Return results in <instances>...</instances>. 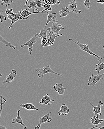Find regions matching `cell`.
<instances>
[{
  "label": "cell",
  "instance_id": "obj_1",
  "mask_svg": "<svg viewBox=\"0 0 104 129\" xmlns=\"http://www.w3.org/2000/svg\"><path fill=\"white\" fill-rule=\"evenodd\" d=\"M37 72L38 73V76L40 78L42 79L44 75L47 73H53L56 74L62 77H64L62 75H60L54 72L52 69L50 68V66L48 65L44 66L42 68L37 69L36 70Z\"/></svg>",
  "mask_w": 104,
  "mask_h": 129
},
{
  "label": "cell",
  "instance_id": "obj_2",
  "mask_svg": "<svg viewBox=\"0 0 104 129\" xmlns=\"http://www.w3.org/2000/svg\"><path fill=\"white\" fill-rule=\"evenodd\" d=\"M69 40L72 41L73 42L76 43V44H77L80 48V50H82L84 51H85V52L89 53L90 55H93L94 56H96L97 58H98V60L100 62H101L102 60L104 59V57H100V56H98L96 54L94 53H93L92 51H91L89 50V46H88V45L87 44H82L79 41H78V42H76V41H74V40H73L71 38H70V39H69Z\"/></svg>",
  "mask_w": 104,
  "mask_h": 129
},
{
  "label": "cell",
  "instance_id": "obj_3",
  "mask_svg": "<svg viewBox=\"0 0 104 129\" xmlns=\"http://www.w3.org/2000/svg\"><path fill=\"white\" fill-rule=\"evenodd\" d=\"M104 76V73L101 75H94L92 74L91 76H90L88 79V86H91L93 87L98 82L102 79H104L102 78V77Z\"/></svg>",
  "mask_w": 104,
  "mask_h": 129
},
{
  "label": "cell",
  "instance_id": "obj_4",
  "mask_svg": "<svg viewBox=\"0 0 104 129\" xmlns=\"http://www.w3.org/2000/svg\"><path fill=\"white\" fill-rule=\"evenodd\" d=\"M38 38V34H36L34 36L31 38L28 41L24 44L21 45V47H23L24 46H27L28 47V51L30 53V55L32 54V47L37 42V39Z\"/></svg>",
  "mask_w": 104,
  "mask_h": 129
},
{
  "label": "cell",
  "instance_id": "obj_5",
  "mask_svg": "<svg viewBox=\"0 0 104 129\" xmlns=\"http://www.w3.org/2000/svg\"><path fill=\"white\" fill-rule=\"evenodd\" d=\"M28 10H29L27 9H22L20 11L23 19H25V20L28 19L29 17V15L31 14H40V13H42V14H47V11L44 9L42 11H38L31 12L29 11Z\"/></svg>",
  "mask_w": 104,
  "mask_h": 129
},
{
  "label": "cell",
  "instance_id": "obj_6",
  "mask_svg": "<svg viewBox=\"0 0 104 129\" xmlns=\"http://www.w3.org/2000/svg\"><path fill=\"white\" fill-rule=\"evenodd\" d=\"M51 113H52L51 111L48 114H46L44 116L40 118L39 119V120L38 124L37 125V126L35 128V129H40V127H41L42 124L45 123L46 122L49 123L52 121V118L50 116Z\"/></svg>",
  "mask_w": 104,
  "mask_h": 129
},
{
  "label": "cell",
  "instance_id": "obj_7",
  "mask_svg": "<svg viewBox=\"0 0 104 129\" xmlns=\"http://www.w3.org/2000/svg\"><path fill=\"white\" fill-rule=\"evenodd\" d=\"M62 34H60L57 35L56 34L52 33L51 31L48 33V36L50 38L48 39V42L46 44H45L44 47H48L53 45L55 43V39L58 37L62 36Z\"/></svg>",
  "mask_w": 104,
  "mask_h": 129
},
{
  "label": "cell",
  "instance_id": "obj_8",
  "mask_svg": "<svg viewBox=\"0 0 104 129\" xmlns=\"http://www.w3.org/2000/svg\"><path fill=\"white\" fill-rule=\"evenodd\" d=\"M54 101V99L52 98L51 96H49L48 94H47L42 97L41 101L40 102V104L43 105H50Z\"/></svg>",
  "mask_w": 104,
  "mask_h": 129
},
{
  "label": "cell",
  "instance_id": "obj_9",
  "mask_svg": "<svg viewBox=\"0 0 104 129\" xmlns=\"http://www.w3.org/2000/svg\"><path fill=\"white\" fill-rule=\"evenodd\" d=\"M47 19L46 23L45 25V28H46L47 24L49 22L51 21L57 23L58 22V20L57 19V15L56 13H50L47 12Z\"/></svg>",
  "mask_w": 104,
  "mask_h": 129
},
{
  "label": "cell",
  "instance_id": "obj_10",
  "mask_svg": "<svg viewBox=\"0 0 104 129\" xmlns=\"http://www.w3.org/2000/svg\"><path fill=\"white\" fill-rule=\"evenodd\" d=\"M20 109H18V111H17V113H18L17 116L16 118L13 119H12V124L16 123H20V124H22V125L24 129H27L28 128H27V126L23 123L22 118L20 116Z\"/></svg>",
  "mask_w": 104,
  "mask_h": 129
},
{
  "label": "cell",
  "instance_id": "obj_11",
  "mask_svg": "<svg viewBox=\"0 0 104 129\" xmlns=\"http://www.w3.org/2000/svg\"><path fill=\"white\" fill-rule=\"evenodd\" d=\"M53 89L56 92H58V95L64 94L65 90L66 89V87H63V85L62 84L56 83L53 86Z\"/></svg>",
  "mask_w": 104,
  "mask_h": 129
},
{
  "label": "cell",
  "instance_id": "obj_12",
  "mask_svg": "<svg viewBox=\"0 0 104 129\" xmlns=\"http://www.w3.org/2000/svg\"><path fill=\"white\" fill-rule=\"evenodd\" d=\"M17 75V72L15 70H12L11 71L10 73L6 77V80L3 82L4 84L6 83H10L13 82Z\"/></svg>",
  "mask_w": 104,
  "mask_h": 129
},
{
  "label": "cell",
  "instance_id": "obj_13",
  "mask_svg": "<svg viewBox=\"0 0 104 129\" xmlns=\"http://www.w3.org/2000/svg\"><path fill=\"white\" fill-rule=\"evenodd\" d=\"M89 102V104L94 107V108H93V110H92V112L94 113L95 115L98 114V115H101L102 112L101 107L104 105V103L102 102V101H99L98 105V106H94L90 102Z\"/></svg>",
  "mask_w": 104,
  "mask_h": 129
},
{
  "label": "cell",
  "instance_id": "obj_14",
  "mask_svg": "<svg viewBox=\"0 0 104 129\" xmlns=\"http://www.w3.org/2000/svg\"><path fill=\"white\" fill-rule=\"evenodd\" d=\"M52 26L51 32L56 34L57 35H59L60 30L61 29H64V28L62 26V24H57L55 22H52Z\"/></svg>",
  "mask_w": 104,
  "mask_h": 129
},
{
  "label": "cell",
  "instance_id": "obj_15",
  "mask_svg": "<svg viewBox=\"0 0 104 129\" xmlns=\"http://www.w3.org/2000/svg\"><path fill=\"white\" fill-rule=\"evenodd\" d=\"M77 5V3L76 2V0H74L69 3L68 5V8L72 12L76 14H80L81 13V11L78 9Z\"/></svg>",
  "mask_w": 104,
  "mask_h": 129
},
{
  "label": "cell",
  "instance_id": "obj_16",
  "mask_svg": "<svg viewBox=\"0 0 104 129\" xmlns=\"http://www.w3.org/2000/svg\"><path fill=\"white\" fill-rule=\"evenodd\" d=\"M22 19V16L21 15V14L20 11L16 12V13H14V16H13V18H12V19L11 20V23L10 26L8 27V28L9 29H11V28L12 27L13 25L14 24L15 22H17L18 20H19V19L21 20Z\"/></svg>",
  "mask_w": 104,
  "mask_h": 129
},
{
  "label": "cell",
  "instance_id": "obj_17",
  "mask_svg": "<svg viewBox=\"0 0 104 129\" xmlns=\"http://www.w3.org/2000/svg\"><path fill=\"white\" fill-rule=\"evenodd\" d=\"M70 112V109L65 104H63L62 105L60 110L58 112L59 115H66Z\"/></svg>",
  "mask_w": 104,
  "mask_h": 129
},
{
  "label": "cell",
  "instance_id": "obj_18",
  "mask_svg": "<svg viewBox=\"0 0 104 129\" xmlns=\"http://www.w3.org/2000/svg\"><path fill=\"white\" fill-rule=\"evenodd\" d=\"M98 115H95L94 116H93L90 119V122L89 123L90 124H92V125H96L98 124H100L104 121V119H100L98 118Z\"/></svg>",
  "mask_w": 104,
  "mask_h": 129
},
{
  "label": "cell",
  "instance_id": "obj_19",
  "mask_svg": "<svg viewBox=\"0 0 104 129\" xmlns=\"http://www.w3.org/2000/svg\"><path fill=\"white\" fill-rule=\"evenodd\" d=\"M20 107L23 108H25L26 110L30 111V110H36V111H38V109L37 108H36L33 105V104L31 103H26V104H22L20 105Z\"/></svg>",
  "mask_w": 104,
  "mask_h": 129
},
{
  "label": "cell",
  "instance_id": "obj_20",
  "mask_svg": "<svg viewBox=\"0 0 104 129\" xmlns=\"http://www.w3.org/2000/svg\"><path fill=\"white\" fill-rule=\"evenodd\" d=\"M70 9L69 8L64 7L60 11L59 14H60V18H62L66 17L70 14Z\"/></svg>",
  "mask_w": 104,
  "mask_h": 129
},
{
  "label": "cell",
  "instance_id": "obj_21",
  "mask_svg": "<svg viewBox=\"0 0 104 129\" xmlns=\"http://www.w3.org/2000/svg\"><path fill=\"white\" fill-rule=\"evenodd\" d=\"M52 29V28H48L46 29L45 27L44 28L40 30V33L38 34V38H42L43 37H46L47 32L48 31H51Z\"/></svg>",
  "mask_w": 104,
  "mask_h": 129
},
{
  "label": "cell",
  "instance_id": "obj_22",
  "mask_svg": "<svg viewBox=\"0 0 104 129\" xmlns=\"http://www.w3.org/2000/svg\"><path fill=\"white\" fill-rule=\"evenodd\" d=\"M0 41L1 42L4 44H5L7 47H9L11 48H13V49H14V50L16 49V48H17L15 46L12 45V44L10 43L9 42V41H6L4 38H3V37H2L1 35H0Z\"/></svg>",
  "mask_w": 104,
  "mask_h": 129
},
{
  "label": "cell",
  "instance_id": "obj_23",
  "mask_svg": "<svg viewBox=\"0 0 104 129\" xmlns=\"http://www.w3.org/2000/svg\"><path fill=\"white\" fill-rule=\"evenodd\" d=\"M28 9L29 10L30 9H32L33 12H35L38 9V7L37 6L36 2L34 1H31L30 2V5L28 7Z\"/></svg>",
  "mask_w": 104,
  "mask_h": 129
},
{
  "label": "cell",
  "instance_id": "obj_24",
  "mask_svg": "<svg viewBox=\"0 0 104 129\" xmlns=\"http://www.w3.org/2000/svg\"><path fill=\"white\" fill-rule=\"evenodd\" d=\"M43 4H50L52 5H59L60 4V2L59 0H42Z\"/></svg>",
  "mask_w": 104,
  "mask_h": 129
},
{
  "label": "cell",
  "instance_id": "obj_25",
  "mask_svg": "<svg viewBox=\"0 0 104 129\" xmlns=\"http://www.w3.org/2000/svg\"><path fill=\"white\" fill-rule=\"evenodd\" d=\"M104 69V62H100V63H98L96 65V68L95 70L96 71H98V75H99L100 71Z\"/></svg>",
  "mask_w": 104,
  "mask_h": 129
},
{
  "label": "cell",
  "instance_id": "obj_26",
  "mask_svg": "<svg viewBox=\"0 0 104 129\" xmlns=\"http://www.w3.org/2000/svg\"><path fill=\"white\" fill-rule=\"evenodd\" d=\"M0 116H1V115L2 112V105H3L4 104H5V102L7 100L6 99H5L4 97L2 96H0Z\"/></svg>",
  "mask_w": 104,
  "mask_h": 129
},
{
  "label": "cell",
  "instance_id": "obj_27",
  "mask_svg": "<svg viewBox=\"0 0 104 129\" xmlns=\"http://www.w3.org/2000/svg\"><path fill=\"white\" fill-rule=\"evenodd\" d=\"M2 1L1 5H7L8 6H10V4H12L13 0H1Z\"/></svg>",
  "mask_w": 104,
  "mask_h": 129
},
{
  "label": "cell",
  "instance_id": "obj_28",
  "mask_svg": "<svg viewBox=\"0 0 104 129\" xmlns=\"http://www.w3.org/2000/svg\"><path fill=\"white\" fill-rule=\"evenodd\" d=\"M43 7L46 11H52V5L50 4H43Z\"/></svg>",
  "mask_w": 104,
  "mask_h": 129
},
{
  "label": "cell",
  "instance_id": "obj_29",
  "mask_svg": "<svg viewBox=\"0 0 104 129\" xmlns=\"http://www.w3.org/2000/svg\"><path fill=\"white\" fill-rule=\"evenodd\" d=\"M48 39L46 37H43L42 38L41 43H42V47H44L45 44H46L48 42Z\"/></svg>",
  "mask_w": 104,
  "mask_h": 129
},
{
  "label": "cell",
  "instance_id": "obj_30",
  "mask_svg": "<svg viewBox=\"0 0 104 129\" xmlns=\"http://www.w3.org/2000/svg\"><path fill=\"white\" fill-rule=\"evenodd\" d=\"M84 5L85 6L87 9H89L90 7V0H84Z\"/></svg>",
  "mask_w": 104,
  "mask_h": 129
},
{
  "label": "cell",
  "instance_id": "obj_31",
  "mask_svg": "<svg viewBox=\"0 0 104 129\" xmlns=\"http://www.w3.org/2000/svg\"><path fill=\"white\" fill-rule=\"evenodd\" d=\"M34 1L36 2V4H37L38 7L40 8L43 7V3L42 1H41V0H34Z\"/></svg>",
  "mask_w": 104,
  "mask_h": 129
},
{
  "label": "cell",
  "instance_id": "obj_32",
  "mask_svg": "<svg viewBox=\"0 0 104 129\" xmlns=\"http://www.w3.org/2000/svg\"><path fill=\"white\" fill-rule=\"evenodd\" d=\"M3 12V11H2V12L0 14V20L1 22H3L4 21H6L7 20V18L6 16L2 14Z\"/></svg>",
  "mask_w": 104,
  "mask_h": 129
},
{
  "label": "cell",
  "instance_id": "obj_33",
  "mask_svg": "<svg viewBox=\"0 0 104 129\" xmlns=\"http://www.w3.org/2000/svg\"><path fill=\"white\" fill-rule=\"evenodd\" d=\"M6 5V14L8 15H9L12 12H13V9H8V8L7 5Z\"/></svg>",
  "mask_w": 104,
  "mask_h": 129
},
{
  "label": "cell",
  "instance_id": "obj_34",
  "mask_svg": "<svg viewBox=\"0 0 104 129\" xmlns=\"http://www.w3.org/2000/svg\"><path fill=\"white\" fill-rule=\"evenodd\" d=\"M14 13L12 12V13H11L9 15H8V18L9 19L12 20V18H13V16H14Z\"/></svg>",
  "mask_w": 104,
  "mask_h": 129
},
{
  "label": "cell",
  "instance_id": "obj_35",
  "mask_svg": "<svg viewBox=\"0 0 104 129\" xmlns=\"http://www.w3.org/2000/svg\"><path fill=\"white\" fill-rule=\"evenodd\" d=\"M95 128H98L99 129H104V126H102V127H101V126L100 127V126H94V127H92V128H90V129H94Z\"/></svg>",
  "mask_w": 104,
  "mask_h": 129
},
{
  "label": "cell",
  "instance_id": "obj_36",
  "mask_svg": "<svg viewBox=\"0 0 104 129\" xmlns=\"http://www.w3.org/2000/svg\"><path fill=\"white\" fill-rule=\"evenodd\" d=\"M97 3H100L102 4H104V0H98L97 1Z\"/></svg>",
  "mask_w": 104,
  "mask_h": 129
},
{
  "label": "cell",
  "instance_id": "obj_37",
  "mask_svg": "<svg viewBox=\"0 0 104 129\" xmlns=\"http://www.w3.org/2000/svg\"><path fill=\"white\" fill-rule=\"evenodd\" d=\"M6 127H4V126H0V129H6Z\"/></svg>",
  "mask_w": 104,
  "mask_h": 129
},
{
  "label": "cell",
  "instance_id": "obj_38",
  "mask_svg": "<svg viewBox=\"0 0 104 129\" xmlns=\"http://www.w3.org/2000/svg\"><path fill=\"white\" fill-rule=\"evenodd\" d=\"M28 1H29V0H26V3L25 4L24 7H26L28 3Z\"/></svg>",
  "mask_w": 104,
  "mask_h": 129
},
{
  "label": "cell",
  "instance_id": "obj_39",
  "mask_svg": "<svg viewBox=\"0 0 104 129\" xmlns=\"http://www.w3.org/2000/svg\"><path fill=\"white\" fill-rule=\"evenodd\" d=\"M103 48H104V46H103Z\"/></svg>",
  "mask_w": 104,
  "mask_h": 129
}]
</instances>
